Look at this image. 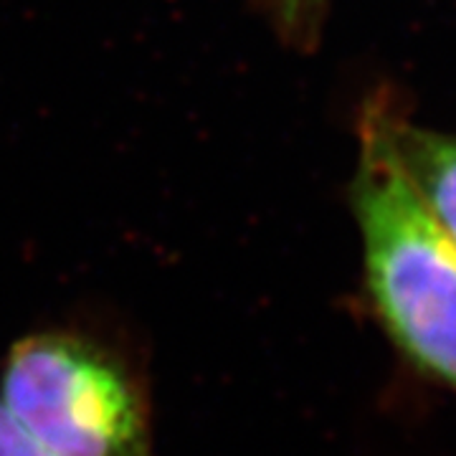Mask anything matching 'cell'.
<instances>
[{
  "label": "cell",
  "instance_id": "obj_1",
  "mask_svg": "<svg viewBox=\"0 0 456 456\" xmlns=\"http://www.w3.org/2000/svg\"><path fill=\"white\" fill-rule=\"evenodd\" d=\"M388 92L362 104L350 211L373 322L419 378L456 398V248L401 167Z\"/></svg>",
  "mask_w": 456,
  "mask_h": 456
},
{
  "label": "cell",
  "instance_id": "obj_2",
  "mask_svg": "<svg viewBox=\"0 0 456 456\" xmlns=\"http://www.w3.org/2000/svg\"><path fill=\"white\" fill-rule=\"evenodd\" d=\"M0 395L53 456H158L145 368L92 332L23 335L0 362Z\"/></svg>",
  "mask_w": 456,
  "mask_h": 456
},
{
  "label": "cell",
  "instance_id": "obj_3",
  "mask_svg": "<svg viewBox=\"0 0 456 456\" xmlns=\"http://www.w3.org/2000/svg\"><path fill=\"white\" fill-rule=\"evenodd\" d=\"M391 137L408 183L456 248V132L416 125L393 99Z\"/></svg>",
  "mask_w": 456,
  "mask_h": 456
},
{
  "label": "cell",
  "instance_id": "obj_4",
  "mask_svg": "<svg viewBox=\"0 0 456 456\" xmlns=\"http://www.w3.org/2000/svg\"><path fill=\"white\" fill-rule=\"evenodd\" d=\"M261 5L284 41L310 49L320 38L325 0H261Z\"/></svg>",
  "mask_w": 456,
  "mask_h": 456
},
{
  "label": "cell",
  "instance_id": "obj_5",
  "mask_svg": "<svg viewBox=\"0 0 456 456\" xmlns=\"http://www.w3.org/2000/svg\"><path fill=\"white\" fill-rule=\"evenodd\" d=\"M0 456H53L33 436L0 395Z\"/></svg>",
  "mask_w": 456,
  "mask_h": 456
}]
</instances>
